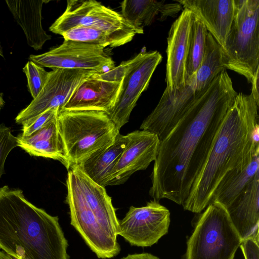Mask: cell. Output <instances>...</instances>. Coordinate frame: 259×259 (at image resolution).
Listing matches in <instances>:
<instances>
[{
    "mask_svg": "<svg viewBox=\"0 0 259 259\" xmlns=\"http://www.w3.org/2000/svg\"><path fill=\"white\" fill-rule=\"evenodd\" d=\"M237 94L226 70L223 71L160 141L151 175L149 195L153 200L183 204Z\"/></svg>",
    "mask_w": 259,
    "mask_h": 259,
    "instance_id": "obj_1",
    "label": "cell"
},
{
    "mask_svg": "<svg viewBox=\"0 0 259 259\" xmlns=\"http://www.w3.org/2000/svg\"><path fill=\"white\" fill-rule=\"evenodd\" d=\"M259 103L252 95L238 93L219 129L206 160L182 206L193 212L210 203L223 177L241 170L259 152Z\"/></svg>",
    "mask_w": 259,
    "mask_h": 259,
    "instance_id": "obj_2",
    "label": "cell"
},
{
    "mask_svg": "<svg viewBox=\"0 0 259 259\" xmlns=\"http://www.w3.org/2000/svg\"><path fill=\"white\" fill-rule=\"evenodd\" d=\"M68 242L57 216L26 199L23 191L0 188V248L17 259H69Z\"/></svg>",
    "mask_w": 259,
    "mask_h": 259,
    "instance_id": "obj_3",
    "label": "cell"
},
{
    "mask_svg": "<svg viewBox=\"0 0 259 259\" xmlns=\"http://www.w3.org/2000/svg\"><path fill=\"white\" fill-rule=\"evenodd\" d=\"M66 186L71 225L98 258L118 255L119 220L105 187L76 166L68 169Z\"/></svg>",
    "mask_w": 259,
    "mask_h": 259,
    "instance_id": "obj_4",
    "label": "cell"
},
{
    "mask_svg": "<svg viewBox=\"0 0 259 259\" xmlns=\"http://www.w3.org/2000/svg\"><path fill=\"white\" fill-rule=\"evenodd\" d=\"M58 124L67 169L112 144L120 131L107 113L101 111L61 109L58 115Z\"/></svg>",
    "mask_w": 259,
    "mask_h": 259,
    "instance_id": "obj_5",
    "label": "cell"
},
{
    "mask_svg": "<svg viewBox=\"0 0 259 259\" xmlns=\"http://www.w3.org/2000/svg\"><path fill=\"white\" fill-rule=\"evenodd\" d=\"M233 22L222 48L226 69L251 83L259 70V0H234Z\"/></svg>",
    "mask_w": 259,
    "mask_h": 259,
    "instance_id": "obj_6",
    "label": "cell"
},
{
    "mask_svg": "<svg viewBox=\"0 0 259 259\" xmlns=\"http://www.w3.org/2000/svg\"><path fill=\"white\" fill-rule=\"evenodd\" d=\"M242 241L225 207L212 201L187 241L186 259H234Z\"/></svg>",
    "mask_w": 259,
    "mask_h": 259,
    "instance_id": "obj_7",
    "label": "cell"
},
{
    "mask_svg": "<svg viewBox=\"0 0 259 259\" xmlns=\"http://www.w3.org/2000/svg\"><path fill=\"white\" fill-rule=\"evenodd\" d=\"M98 45L64 40L59 46L39 55H30L28 59L42 67L83 69L103 73L113 69L115 62Z\"/></svg>",
    "mask_w": 259,
    "mask_h": 259,
    "instance_id": "obj_8",
    "label": "cell"
},
{
    "mask_svg": "<svg viewBox=\"0 0 259 259\" xmlns=\"http://www.w3.org/2000/svg\"><path fill=\"white\" fill-rule=\"evenodd\" d=\"M98 73L90 70L53 69L49 72L47 80L39 94L17 115L16 123L22 125L49 109H61L77 87Z\"/></svg>",
    "mask_w": 259,
    "mask_h": 259,
    "instance_id": "obj_9",
    "label": "cell"
},
{
    "mask_svg": "<svg viewBox=\"0 0 259 259\" xmlns=\"http://www.w3.org/2000/svg\"><path fill=\"white\" fill-rule=\"evenodd\" d=\"M170 212L153 200L146 206H132L125 217L119 220L118 235L131 245L150 247L155 244L168 230Z\"/></svg>",
    "mask_w": 259,
    "mask_h": 259,
    "instance_id": "obj_10",
    "label": "cell"
},
{
    "mask_svg": "<svg viewBox=\"0 0 259 259\" xmlns=\"http://www.w3.org/2000/svg\"><path fill=\"white\" fill-rule=\"evenodd\" d=\"M80 26H95L109 29L144 33L118 12L95 0H68L64 13L49 27L52 32L61 35L64 32Z\"/></svg>",
    "mask_w": 259,
    "mask_h": 259,
    "instance_id": "obj_11",
    "label": "cell"
},
{
    "mask_svg": "<svg viewBox=\"0 0 259 259\" xmlns=\"http://www.w3.org/2000/svg\"><path fill=\"white\" fill-rule=\"evenodd\" d=\"M162 59L158 51L147 52L145 58L124 76L118 99L114 107L106 112L118 130L128 121L132 110Z\"/></svg>",
    "mask_w": 259,
    "mask_h": 259,
    "instance_id": "obj_12",
    "label": "cell"
},
{
    "mask_svg": "<svg viewBox=\"0 0 259 259\" xmlns=\"http://www.w3.org/2000/svg\"><path fill=\"white\" fill-rule=\"evenodd\" d=\"M195 77L182 89L169 92L166 89L156 107L145 118L140 129L163 140L187 112L202 92H195Z\"/></svg>",
    "mask_w": 259,
    "mask_h": 259,
    "instance_id": "obj_13",
    "label": "cell"
},
{
    "mask_svg": "<svg viewBox=\"0 0 259 259\" xmlns=\"http://www.w3.org/2000/svg\"><path fill=\"white\" fill-rule=\"evenodd\" d=\"M129 135L128 143L111 172L108 186L124 183L134 172L146 169L156 158L160 142L157 135L145 130Z\"/></svg>",
    "mask_w": 259,
    "mask_h": 259,
    "instance_id": "obj_14",
    "label": "cell"
},
{
    "mask_svg": "<svg viewBox=\"0 0 259 259\" xmlns=\"http://www.w3.org/2000/svg\"><path fill=\"white\" fill-rule=\"evenodd\" d=\"M192 12L184 9L172 23L167 37L166 89L174 92L186 84V65Z\"/></svg>",
    "mask_w": 259,
    "mask_h": 259,
    "instance_id": "obj_15",
    "label": "cell"
},
{
    "mask_svg": "<svg viewBox=\"0 0 259 259\" xmlns=\"http://www.w3.org/2000/svg\"><path fill=\"white\" fill-rule=\"evenodd\" d=\"M95 75L77 87L62 109L108 112L114 107L121 90L122 80L109 81L97 78Z\"/></svg>",
    "mask_w": 259,
    "mask_h": 259,
    "instance_id": "obj_16",
    "label": "cell"
},
{
    "mask_svg": "<svg viewBox=\"0 0 259 259\" xmlns=\"http://www.w3.org/2000/svg\"><path fill=\"white\" fill-rule=\"evenodd\" d=\"M204 24L219 44L224 48L233 21L234 0H177Z\"/></svg>",
    "mask_w": 259,
    "mask_h": 259,
    "instance_id": "obj_17",
    "label": "cell"
},
{
    "mask_svg": "<svg viewBox=\"0 0 259 259\" xmlns=\"http://www.w3.org/2000/svg\"><path fill=\"white\" fill-rule=\"evenodd\" d=\"M225 208L242 240L259 238V172Z\"/></svg>",
    "mask_w": 259,
    "mask_h": 259,
    "instance_id": "obj_18",
    "label": "cell"
},
{
    "mask_svg": "<svg viewBox=\"0 0 259 259\" xmlns=\"http://www.w3.org/2000/svg\"><path fill=\"white\" fill-rule=\"evenodd\" d=\"M45 0H6L14 19L21 27L29 46L37 51L52 38L42 26V9Z\"/></svg>",
    "mask_w": 259,
    "mask_h": 259,
    "instance_id": "obj_19",
    "label": "cell"
},
{
    "mask_svg": "<svg viewBox=\"0 0 259 259\" xmlns=\"http://www.w3.org/2000/svg\"><path fill=\"white\" fill-rule=\"evenodd\" d=\"M17 138L19 147L30 155L58 160L67 168V158L59 132L58 115L30 136L22 137L18 135Z\"/></svg>",
    "mask_w": 259,
    "mask_h": 259,
    "instance_id": "obj_20",
    "label": "cell"
},
{
    "mask_svg": "<svg viewBox=\"0 0 259 259\" xmlns=\"http://www.w3.org/2000/svg\"><path fill=\"white\" fill-rule=\"evenodd\" d=\"M176 2V1H175ZM176 3H166L164 1L125 0L120 4L122 17L136 28L143 29L150 25L156 17L163 21L176 15L182 7Z\"/></svg>",
    "mask_w": 259,
    "mask_h": 259,
    "instance_id": "obj_21",
    "label": "cell"
},
{
    "mask_svg": "<svg viewBox=\"0 0 259 259\" xmlns=\"http://www.w3.org/2000/svg\"><path fill=\"white\" fill-rule=\"evenodd\" d=\"M130 141L129 133H120L114 143L96 155L76 166L97 184L108 186L111 172Z\"/></svg>",
    "mask_w": 259,
    "mask_h": 259,
    "instance_id": "obj_22",
    "label": "cell"
},
{
    "mask_svg": "<svg viewBox=\"0 0 259 259\" xmlns=\"http://www.w3.org/2000/svg\"><path fill=\"white\" fill-rule=\"evenodd\" d=\"M258 172L259 152L244 169L231 170L223 177L215 188L210 202H218L227 208Z\"/></svg>",
    "mask_w": 259,
    "mask_h": 259,
    "instance_id": "obj_23",
    "label": "cell"
},
{
    "mask_svg": "<svg viewBox=\"0 0 259 259\" xmlns=\"http://www.w3.org/2000/svg\"><path fill=\"white\" fill-rule=\"evenodd\" d=\"M139 34L134 31L114 30L95 26H80L61 34L64 40H71L112 48L123 46Z\"/></svg>",
    "mask_w": 259,
    "mask_h": 259,
    "instance_id": "obj_24",
    "label": "cell"
},
{
    "mask_svg": "<svg viewBox=\"0 0 259 259\" xmlns=\"http://www.w3.org/2000/svg\"><path fill=\"white\" fill-rule=\"evenodd\" d=\"M226 69L222 48L208 32L204 54L195 75V92L206 89Z\"/></svg>",
    "mask_w": 259,
    "mask_h": 259,
    "instance_id": "obj_25",
    "label": "cell"
},
{
    "mask_svg": "<svg viewBox=\"0 0 259 259\" xmlns=\"http://www.w3.org/2000/svg\"><path fill=\"white\" fill-rule=\"evenodd\" d=\"M207 32L204 24L192 13L186 65V82L195 77L204 54Z\"/></svg>",
    "mask_w": 259,
    "mask_h": 259,
    "instance_id": "obj_26",
    "label": "cell"
},
{
    "mask_svg": "<svg viewBox=\"0 0 259 259\" xmlns=\"http://www.w3.org/2000/svg\"><path fill=\"white\" fill-rule=\"evenodd\" d=\"M27 78L28 91L33 99L40 92L48 78L49 72L32 61H28L23 68Z\"/></svg>",
    "mask_w": 259,
    "mask_h": 259,
    "instance_id": "obj_27",
    "label": "cell"
},
{
    "mask_svg": "<svg viewBox=\"0 0 259 259\" xmlns=\"http://www.w3.org/2000/svg\"><path fill=\"white\" fill-rule=\"evenodd\" d=\"M147 52L142 51L135 57L122 62L118 66L105 72L97 73L95 76L99 79L112 82L121 81L125 74L140 62L146 56Z\"/></svg>",
    "mask_w": 259,
    "mask_h": 259,
    "instance_id": "obj_28",
    "label": "cell"
},
{
    "mask_svg": "<svg viewBox=\"0 0 259 259\" xmlns=\"http://www.w3.org/2000/svg\"><path fill=\"white\" fill-rule=\"evenodd\" d=\"M19 147L17 137L11 133V128L4 123L0 124V178L5 174V163L10 152Z\"/></svg>",
    "mask_w": 259,
    "mask_h": 259,
    "instance_id": "obj_29",
    "label": "cell"
},
{
    "mask_svg": "<svg viewBox=\"0 0 259 259\" xmlns=\"http://www.w3.org/2000/svg\"><path fill=\"white\" fill-rule=\"evenodd\" d=\"M60 109L59 108L49 109L33 120L23 124L22 133L19 135L26 137L37 132L55 118Z\"/></svg>",
    "mask_w": 259,
    "mask_h": 259,
    "instance_id": "obj_30",
    "label": "cell"
},
{
    "mask_svg": "<svg viewBox=\"0 0 259 259\" xmlns=\"http://www.w3.org/2000/svg\"><path fill=\"white\" fill-rule=\"evenodd\" d=\"M259 238L248 237L243 240L240 247L245 259H259Z\"/></svg>",
    "mask_w": 259,
    "mask_h": 259,
    "instance_id": "obj_31",
    "label": "cell"
},
{
    "mask_svg": "<svg viewBox=\"0 0 259 259\" xmlns=\"http://www.w3.org/2000/svg\"><path fill=\"white\" fill-rule=\"evenodd\" d=\"M121 259H159L151 253L143 252L141 253L129 254Z\"/></svg>",
    "mask_w": 259,
    "mask_h": 259,
    "instance_id": "obj_32",
    "label": "cell"
},
{
    "mask_svg": "<svg viewBox=\"0 0 259 259\" xmlns=\"http://www.w3.org/2000/svg\"><path fill=\"white\" fill-rule=\"evenodd\" d=\"M259 71H257L253 79L251 94L253 96L256 101L259 103V92H258V78Z\"/></svg>",
    "mask_w": 259,
    "mask_h": 259,
    "instance_id": "obj_33",
    "label": "cell"
},
{
    "mask_svg": "<svg viewBox=\"0 0 259 259\" xmlns=\"http://www.w3.org/2000/svg\"><path fill=\"white\" fill-rule=\"evenodd\" d=\"M0 259H17L9 254L6 253L4 251L0 250Z\"/></svg>",
    "mask_w": 259,
    "mask_h": 259,
    "instance_id": "obj_34",
    "label": "cell"
},
{
    "mask_svg": "<svg viewBox=\"0 0 259 259\" xmlns=\"http://www.w3.org/2000/svg\"><path fill=\"white\" fill-rule=\"evenodd\" d=\"M5 105V101L3 98V95L0 93V107L3 108Z\"/></svg>",
    "mask_w": 259,
    "mask_h": 259,
    "instance_id": "obj_35",
    "label": "cell"
},
{
    "mask_svg": "<svg viewBox=\"0 0 259 259\" xmlns=\"http://www.w3.org/2000/svg\"><path fill=\"white\" fill-rule=\"evenodd\" d=\"M0 57L4 58V52H3V48L1 45V43H0Z\"/></svg>",
    "mask_w": 259,
    "mask_h": 259,
    "instance_id": "obj_36",
    "label": "cell"
},
{
    "mask_svg": "<svg viewBox=\"0 0 259 259\" xmlns=\"http://www.w3.org/2000/svg\"><path fill=\"white\" fill-rule=\"evenodd\" d=\"M1 109H2V108L0 107V112H1Z\"/></svg>",
    "mask_w": 259,
    "mask_h": 259,
    "instance_id": "obj_37",
    "label": "cell"
},
{
    "mask_svg": "<svg viewBox=\"0 0 259 259\" xmlns=\"http://www.w3.org/2000/svg\"><path fill=\"white\" fill-rule=\"evenodd\" d=\"M0 249H1V248H0Z\"/></svg>",
    "mask_w": 259,
    "mask_h": 259,
    "instance_id": "obj_38",
    "label": "cell"
}]
</instances>
